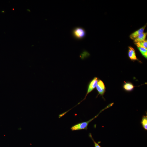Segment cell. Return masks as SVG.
Here are the masks:
<instances>
[{
	"label": "cell",
	"instance_id": "obj_1",
	"mask_svg": "<svg viewBox=\"0 0 147 147\" xmlns=\"http://www.w3.org/2000/svg\"><path fill=\"white\" fill-rule=\"evenodd\" d=\"M113 104H112L109 105L106 107L105 109H103L101 110L100 112L94 117L92 119H90L87 121L81 122L78 124H77L74 126H73L71 128V130L72 131H75L81 130L85 129L87 130L88 129V127L89 124L95 118H97L99 115L100 114L101 112L104 110L107 109V108H109Z\"/></svg>",
	"mask_w": 147,
	"mask_h": 147
},
{
	"label": "cell",
	"instance_id": "obj_2",
	"mask_svg": "<svg viewBox=\"0 0 147 147\" xmlns=\"http://www.w3.org/2000/svg\"><path fill=\"white\" fill-rule=\"evenodd\" d=\"M72 34L75 38L77 39L80 40L85 37L86 33L85 30L83 28L77 27L73 30Z\"/></svg>",
	"mask_w": 147,
	"mask_h": 147
},
{
	"label": "cell",
	"instance_id": "obj_3",
	"mask_svg": "<svg viewBox=\"0 0 147 147\" xmlns=\"http://www.w3.org/2000/svg\"><path fill=\"white\" fill-rule=\"evenodd\" d=\"M98 78L97 77H95L90 82L88 86L87 93L86 94L85 98L83 100L86 99L88 94L91 92L96 87L98 82Z\"/></svg>",
	"mask_w": 147,
	"mask_h": 147
},
{
	"label": "cell",
	"instance_id": "obj_4",
	"mask_svg": "<svg viewBox=\"0 0 147 147\" xmlns=\"http://www.w3.org/2000/svg\"><path fill=\"white\" fill-rule=\"evenodd\" d=\"M96 89L99 94L103 97L105 92L106 87L104 83L102 80H98Z\"/></svg>",
	"mask_w": 147,
	"mask_h": 147
},
{
	"label": "cell",
	"instance_id": "obj_5",
	"mask_svg": "<svg viewBox=\"0 0 147 147\" xmlns=\"http://www.w3.org/2000/svg\"><path fill=\"white\" fill-rule=\"evenodd\" d=\"M146 26V25H145L143 27L131 34L130 36V38L132 40H134L136 38L139 36L140 34L144 33Z\"/></svg>",
	"mask_w": 147,
	"mask_h": 147
},
{
	"label": "cell",
	"instance_id": "obj_6",
	"mask_svg": "<svg viewBox=\"0 0 147 147\" xmlns=\"http://www.w3.org/2000/svg\"><path fill=\"white\" fill-rule=\"evenodd\" d=\"M128 56L129 58L131 60H137L135 50L131 47H129Z\"/></svg>",
	"mask_w": 147,
	"mask_h": 147
},
{
	"label": "cell",
	"instance_id": "obj_7",
	"mask_svg": "<svg viewBox=\"0 0 147 147\" xmlns=\"http://www.w3.org/2000/svg\"><path fill=\"white\" fill-rule=\"evenodd\" d=\"M147 34V32L143 33L133 40L134 42L136 43L145 41Z\"/></svg>",
	"mask_w": 147,
	"mask_h": 147
},
{
	"label": "cell",
	"instance_id": "obj_8",
	"mask_svg": "<svg viewBox=\"0 0 147 147\" xmlns=\"http://www.w3.org/2000/svg\"><path fill=\"white\" fill-rule=\"evenodd\" d=\"M123 88L125 90L127 91H131L133 89L134 86L130 83H126L124 85Z\"/></svg>",
	"mask_w": 147,
	"mask_h": 147
},
{
	"label": "cell",
	"instance_id": "obj_9",
	"mask_svg": "<svg viewBox=\"0 0 147 147\" xmlns=\"http://www.w3.org/2000/svg\"><path fill=\"white\" fill-rule=\"evenodd\" d=\"M142 126L145 130H147V115L142 116L141 121Z\"/></svg>",
	"mask_w": 147,
	"mask_h": 147
},
{
	"label": "cell",
	"instance_id": "obj_10",
	"mask_svg": "<svg viewBox=\"0 0 147 147\" xmlns=\"http://www.w3.org/2000/svg\"><path fill=\"white\" fill-rule=\"evenodd\" d=\"M135 45L137 47H142L147 49V41L145 40L144 41L136 43H135Z\"/></svg>",
	"mask_w": 147,
	"mask_h": 147
},
{
	"label": "cell",
	"instance_id": "obj_11",
	"mask_svg": "<svg viewBox=\"0 0 147 147\" xmlns=\"http://www.w3.org/2000/svg\"><path fill=\"white\" fill-rule=\"evenodd\" d=\"M138 49L140 51L142 55L147 59V49L144 48L142 47H138Z\"/></svg>",
	"mask_w": 147,
	"mask_h": 147
},
{
	"label": "cell",
	"instance_id": "obj_12",
	"mask_svg": "<svg viewBox=\"0 0 147 147\" xmlns=\"http://www.w3.org/2000/svg\"><path fill=\"white\" fill-rule=\"evenodd\" d=\"M89 136L93 141L94 143L95 147H101L100 145H99L98 143H97L94 141L93 138H92L91 134L89 133Z\"/></svg>",
	"mask_w": 147,
	"mask_h": 147
}]
</instances>
